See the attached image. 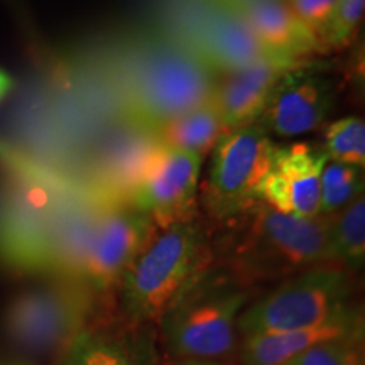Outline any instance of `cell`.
Masks as SVG:
<instances>
[{
    "instance_id": "1",
    "label": "cell",
    "mask_w": 365,
    "mask_h": 365,
    "mask_svg": "<svg viewBox=\"0 0 365 365\" xmlns=\"http://www.w3.org/2000/svg\"><path fill=\"white\" fill-rule=\"evenodd\" d=\"M210 262L198 222L158 230L122 279V312L132 325L161 323L196 287Z\"/></svg>"
},
{
    "instance_id": "2",
    "label": "cell",
    "mask_w": 365,
    "mask_h": 365,
    "mask_svg": "<svg viewBox=\"0 0 365 365\" xmlns=\"http://www.w3.org/2000/svg\"><path fill=\"white\" fill-rule=\"evenodd\" d=\"M244 217L247 227L228 261L239 284L286 279L307 269L335 264L330 242L331 217L284 215L262 202L255 203Z\"/></svg>"
},
{
    "instance_id": "3",
    "label": "cell",
    "mask_w": 365,
    "mask_h": 365,
    "mask_svg": "<svg viewBox=\"0 0 365 365\" xmlns=\"http://www.w3.org/2000/svg\"><path fill=\"white\" fill-rule=\"evenodd\" d=\"M218 75L182 44H156L134 59L129 103L144 125L159 127L213 100Z\"/></svg>"
},
{
    "instance_id": "4",
    "label": "cell",
    "mask_w": 365,
    "mask_h": 365,
    "mask_svg": "<svg viewBox=\"0 0 365 365\" xmlns=\"http://www.w3.org/2000/svg\"><path fill=\"white\" fill-rule=\"evenodd\" d=\"M352 279L346 269L325 264L286 277L240 313L242 336L313 328L352 313Z\"/></svg>"
},
{
    "instance_id": "5",
    "label": "cell",
    "mask_w": 365,
    "mask_h": 365,
    "mask_svg": "<svg viewBox=\"0 0 365 365\" xmlns=\"http://www.w3.org/2000/svg\"><path fill=\"white\" fill-rule=\"evenodd\" d=\"M93 296L81 282L70 279L24 291L6 312L7 336L29 354H63L88 327Z\"/></svg>"
},
{
    "instance_id": "6",
    "label": "cell",
    "mask_w": 365,
    "mask_h": 365,
    "mask_svg": "<svg viewBox=\"0 0 365 365\" xmlns=\"http://www.w3.org/2000/svg\"><path fill=\"white\" fill-rule=\"evenodd\" d=\"M274 143L257 122L227 130L212 153L208 180L203 186V207L213 220H235L255 203L266 176Z\"/></svg>"
},
{
    "instance_id": "7",
    "label": "cell",
    "mask_w": 365,
    "mask_h": 365,
    "mask_svg": "<svg viewBox=\"0 0 365 365\" xmlns=\"http://www.w3.org/2000/svg\"><path fill=\"white\" fill-rule=\"evenodd\" d=\"M249 293L237 287H196L163 319L164 344L173 360L225 359L235 350L237 322L247 307Z\"/></svg>"
},
{
    "instance_id": "8",
    "label": "cell",
    "mask_w": 365,
    "mask_h": 365,
    "mask_svg": "<svg viewBox=\"0 0 365 365\" xmlns=\"http://www.w3.org/2000/svg\"><path fill=\"white\" fill-rule=\"evenodd\" d=\"M156 232L153 220L134 205L102 210L81 261V284L91 294H108L118 289L129 267Z\"/></svg>"
},
{
    "instance_id": "9",
    "label": "cell",
    "mask_w": 365,
    "mask_h": 365,
    "mask_svg": "<svg viewBox=\"0 0 365 365\" xmlns=\"http://www.w3.org/2000/svg\"><path fill=\"white\" fill-rule=\"evenodd\" d=\"M203 159L159 144L130 193V205L144 212L158 230L196 220Z\"/></svg>"
},
{
    "instance_id": "10",
    "label": "cell",
    "mask_w": 365,
    "mask_h": 365,
    "mask_svg": "<svg viewBox=\"0 0 365 365\" xmlns=\"http://www.w3.org/2000/svg\"><path fill=\"white\" fill-rule=\"evenodd\" d=\"M327 65L314 59L287 71L277 81L259 117L264 130L279 137L308 134L325 122L340 93L339 80L325 73Z\"/></svg>"
},
{
    "instance_id": "11",
    "label": "cell",
    "mask_w": 365,
    "mask_h": 365,
    "mask_svg": "<svg viewBox=\"0 0 365 365\" xmlns=\"http://www.w3.org/2000/svg\"><path fill=\"white\" fill-rule=\"evenodd\" d=\"M327 163L325 150L308 143L274 148L269 170L259 186V200L284 215L318 217L319 182Z\"/></svg>"
},
{
    "instance_id": "12",
    "label": "cell",
    "mask_w": 365,
    "mask_h": 365,
    "mask_svg": "<svg viewBox=\"0 0 365 365\" xmlns=\"http://www.w3.org/2000/svg\"><path fill=\"white\" fill-rule=\"evenodd\" d=\"M314 59H284L266 56L240 70L218 75L213 103L227 130L239 129L259 120L277 81L294 68Z\"/></svg>"
},
{
    "instance_id": "13",
    "label": "cell",
    "mask_w": 365,
    "mask_h": 365,
    "mask_svg": "<svg viewBox=\"0 0 365 365\" xmlns=\"http://www.w3.org/2000/svg\"><path fill=\"white\" fill-rule=\"evenodd\" d=\"M235 12L269 56L314 59V54H325L318 36L284 0H244Z\"/></svg>"
},
{
    "instance_id": "14",
    "label": "cell",
    "mask_w": 365,
    "mask_h": 365,
    "mask_svg": "<svg viewBox=\"0 0 365 365\" xmlns=\"http://www.w3.org/2000/svg\"><path fill=\"white\" fill-rule=\"evenodd\" d=\"M61 365H158V352L143 327L88 325L63 352Z\"/></svg>"
},
{
    "instance_id": "15",
    "label": "cell",
    "mask_w": 365,
    "mask_h": 365,
    "mask_svg": "<svg viewBox=\"0 0 365 365\" xmlns=\"http://www.w3.org/2000/svg\"><path fill=\"white\" fill-rule=\"evenodd\" d=\"M364 323L357 309L331 322L294 331L259 333L244 336L240 345L242 365H282L312 346L340 336L362 333Z\"/></svg>"
},
{
    "instance_id": "16",
    "label": "cell",
    "mask_w": 365,
    "mask_h": 365,
    "mask_svg": "<svg viewBox=\"0 0 365 365\" xmlns=\"http://www.w3.org/2000/svg\"><path fill=\"white\" fill-rule=\"evenodd\" d=\"M225 132L227 127L212 100L159 127L158 139L168 148L205 159L213 153Z\"/></svg>"
},
{
    "instance_id": "17",
    "label": "cell",
    "mask_w": 365,
    "mask_h": 365,
    "mask_svg": "<svg viewBox=\"0 0 365 365\" xmlns=\"http://www.w3.org/2000/svg\"><path fill=\"white\" fill-rule=\"evenodd\" d=\"M330 242L333 262L346 271H360L365 261V200H355L331 215Z\"/></svg>"
},
{
    "instance_id": "18",
    "label": "cell",
    "mask_w": 365,
    "mask_h": 365,
    "mask_svg": "<svg viewBox=\"0 0 365 365\" xmlns=\"http://www.w3.org/2000/svg\"><path fill=\"white\" fill-rule=\"evenodd\" d=\"M364 193V170L344 163H327L319 182V215L331 217Z\"/></svg>"
},
{
    "instance_id": "19",
    "label": "cell",
    "mask_w": 365,
    "mask_h": 365,
    "mask_svg": "<svg viewBox=\"0 0 365 365\" xmlns=\"http://www.w3.org/2000/svg\"><path fill=\"white\" fill-rule=\"evenodd\" d=\"M323 150L335 163L365 168V122L359 117H345L327 125Z\"/></svg>"
},
{
    "instance_id": "20",
    "label": "cell",
    "mask_w": 365,
    "mask_h": 365,
    "mask_svg": "<svg viewBox=\"0 0 365 365\" xmlns=\"http://www.w3.org/2000/svg\"><path fill=\"white\" fill-rule=\"evenodd\" d=\"M365 0H339L331 16L318 33L323 53L336 51L352 44L364 17Z\"/></svg>"
},
{
    "instance_id": "21",
    "label": "cell",
    "mask_w": 365,
    "mask_h": 365,
    "mask_svg": "<svg viewBox=\"0 0 365 365\" xmlns=\"http://www.w3.org/2000/svg\"><path fill=\"white\" fill-rule=\"evenodd\" d=\"M282 365H365L362 333L323 341Z\"/></svg>"
},
{
    "instance_id": "22",
    "label": "cell",
    "mask_w": 365,
    "mask_h": 365,
    "mask_svg": "<svg viewBox=\"0 0 365 365\" xmlns=\"http://www.w3.org/2000/svg\"><path fill=\"white\" fill-rule=\"evenodd\" d=\"M284 2L301 22H304L318 36L339 0H284Z\"/></svg>"
},
{
    "instance_id": "23",
    "label": "cell",
    "mask_w": 365,
    "mask_h": 365,
    "mask_svg": "<svg viewBox=\"0 0 365 365\" xmlns=\"http://www.w3.org/2000/svg\"><path fill=\"white\" fill-rule=\"evenodd\" d=\"M171 365H235L223 359H181L173 360Z\"/></svg>"
},
{
    "instance_id": "24",
    "label": "cell",
    "mask_w": 365,
    "mask_h": 365,
    "mask_svg": "<svg viewBox=\"0 0 365 365\" xmlns=\"http://www.w3.org/2000/svg\"><path fill=\"white\" fill-rule=\"evenodd\" d=\"M12 86H14L12 76L9 75L6 70H2V68H0V103H2V100L7 97L9 91L12 90Z\"/></svg>"
},
{
    "instance_id": "25",
    "label": "cell",
    "mask_w": 365,
    "mask_h": 365,
    "mask_svg": "<svg viewBox=\"0 0 365 365\" xmlns=\"http://www.w3.org/2000/svg\"><path fill=\"white\" fill-rule=\"evenodd\" d=\"M17 365H22V364H17Z\"/></svg>"
}]
</instances>
